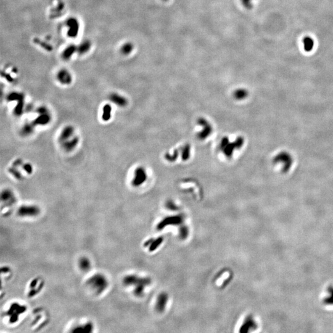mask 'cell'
I'll return each mask as SVG.
<instances>
[{
	"label": "cell",
	"mask_w": 333,
	"mask_h": 333,
	"mask_svg": "<svg viewBox=\"0 0 333 333\" xmlns=\"http://www.w3.org/2000/svg\"><path fill=\"white\" fill-rule=\"evenodd\" d=\"M112 107L110 104H105L103 107L101 118L104 122H108L112 117Z\"/></svg>",
	"instance_id": "obj_14"
},
{
	"label": "cell",
	"mask_w": 333,
	"mask_h": 333,
	"mask_svg": "<svg viewBox=\"0 0 333 333\" xmlns=\"http://www.w3.org/2000/svg\"><path fill=\"white\" fill-rule=\"evenodd\" d=\"M144 179H145V174H144V170L141 168H138L135 170V176H134V178L133 179L132 184L133 185L135 186H140V185H141L144 181Z\"/></svg>",
	"instance_id": "obj_13"
},
{
	"label": "cell",
	"mask_w": 333,
	"mask_h": 333,
	"mask_svg": "<svg viewBox=\"0 0 333 333\" xmlns=\"http://www.w3.org/2000/svg\"><path fill=\"white\" fill-rule=\"evenodd\" d=\"M75 128L72 125H67L62 128L59 136V141L62 143L65 141L75 136Z\"/></svg>",
	"instance_id": "obj_7"
},
{
	"label": "cell",
	"mask_w": 333,
	"mask_h": 333,
	"mask_svg": "<svg viewBox=\"0 0 333 333\" xmlns=\"http://www.w3.org/2000/svg\"><path fill=\"white\" fill-rule=\"evenodd\" d=\"M40 208L34 204H24L20 206L17 211L19 217L32 218L38 217L40 213Z\"/></svg>",
	"instance_id": "obj_3"
},
{
	"label": "cell",
	"mask_w": 333,
	"mask_h": 333,
	"mask_svg": "<svg viewBox=\"0 0 333 333\" xmlns=\"http://www.w3.org/2000/svg\"><path fill=\"white\" fill-rule=\"evenodd\" d=\"M133 50V47L132 43H126L122 47V52L123 54L127 55L130 53H132V50Z\"/></svg>",
	"instance_id": "obj_17"
},
{
	"label": "cell",
	"mask_w": 333,
	"mask_h": 333,
	"mask_svg": "<svg viewBox=\"0 0 333 333\" xmlns=\"http://www.w3.org/2000/svg\"><path fill=\"white\" fill-rule=\"evenodd\" d=\"M253 0H241V3L246 8H250L252 6V2Z\"/></svg>",
	"instance_id": "obj_19"
},
{
	"label": "cell",
	"mask_w": 333,
	"mask_h": 333,
	"mask_svg": "<svg viewBox=\"0 0 333 333\" xmlns=\"http://www.w3.org/2000/svg\"><path fill=\"white\" fill-rule=\"evenodd\" d=\"M109 98L110 102L119 107H124L127 105L126 98L118 93H113L110 94Z\"/></svg>",
	"instance_id": "obj_11"
},
{
	"label": "cell",
	"mask_w": 333,
	"mask_h": 333,
	"mask_svg": "<svg viewBox=\"0 0 333 333\" xmlns=\"http://www.w3.org/2000/svg\"><path fill=\"white\" fill-rule=\"evenodd\" d=\"M94 330V325L91 321H87L74 326L71 332L75 333H91Z\"/></svg>",
	"instance_id": "obj_6"
},
{
	"label": "cell",
	"mask_w": 333,
	"mask_h": 333,
	"mask_svg": "<svg viewBox=\"0 0 333 333\" xmlns=\"http://www.w3.org/2000/svg\"><path fill=\"white\" fill-rule=\"evenodd\" d=\"M35 126V125L33 123H25L22 128V130H21L22 134L25 136L30 135L34 132Z\"/></svg>",
	"instance_id": "obj_15"
},
{
	"label": "cell",
	"mask_w": 333,
	"mask_h": 333,
	"mask_svg": "<svg viewBox=\"0 0 333 333\" xmlns=\"http://www.w3.org/2000/svg\"><path fill=\"white\" fill-rule=\"evenodd\" d=\"M164 1H168V0H164Z\"/></svg>",
	"instance_id": "obj_20"
},
{
	"label": "cell",
	"mask_w": 333,
	"mask_h": 333,
	"mask_svg": "<svg viewBox=\"0 0 333 333\" xmlns=\"http://www.w3.org/2000/svg\"><path fill=\"white\" fill-rule=\"evenodd\" d=\"M1 201L5 206H13L16 202V197L11 190H4L2 191L1 196Z\"/></svg>",
	"instance_id": "obj_8"
},
{
	"label": "cell",
	"mask_w": 333,
	"mask_h": 333,
	"mask_svg": "<svg viewBox=\"0 0 333 333\" xmlns=\"http://www.w3.org/2000/svg\"><path fill=\"white\" fill-rule=\"evenodd\" d=\"M36 112L38 116L32 122L35 125H46L50 122L51 115L46 107H40L37 109Z\"/></svg>",
	"instance_id": "obj_4"
},
{
	"label": "cell",
	"mask_w": 333,
	"mask_h": 333,
	"mask_svg": "<svg viewBox=\"0 0 333 333\" xmlns=\"http://www.w3.org/2000/svg\"><path fill=\"white\" fill-rule=\"evenodd\" d=\"M27 311V307L25 305L15 302L9 305L4 315L9 324L14 325L19 321L20 317L24 315Z\"/></svg>",
	"instance_id": "obj_2"
},
{
	"label": "cell",
	"mask_w": 333,
	"mask_h": 333,
	"mask_svg": "<svg viewBox=\"0 0 333 333\" xmlns=\"http://www.w3.org/2000/svg\"><path fill=\"white\" fill-rule=\"evenodd\" d=\"M78 143H79V138L77 136L75 135L72 138L62 142L61 144V146L63 148V149L65 151L69 153L74 150L78 146Z\"/></svg>",
	"instance_id": "obj_9"
},
{
	"label": "cell",
	"mask_w": 333,
	"mask_h": 333,
	"mask_svg": "<svg viewBox=\"0 0 333 333\" xmlns=\"http://www.w3.org/2000/svg\"><path fill=\"white\" fill-rule=\"evenodd\" d=\"M303 45H304V48L305 50L307 51H310L312 50L314 47V40L312 38H310L309 36H307L303 40Z\"/></svg>",
	"instance_id": "obj_16"
},
{
	"label": "cell",
	"mask_w": 333,
	"mask_h": 333,
	"mask_svg": "<svg viewBox=\"0 0 333 333\" xmlns=\"http://www.w3.org/2000/svg\"><path fill=\"white\" fill-rule=\"evenodd\" d=\"M44 287V282L39 278H35L30 282L28 288L27 294L29 298H34L42 291Z\"/></svg>",
	"instance_id": "obj_5"
},
{
	"label": "cell",
	"mask_w": 333,
	"mask_h": 333,
	"mask_svg": "<svg viewBox=\"0 0 333 333\" xmlns=\"http://www.w3.org/2000/svg\"><path fill=\"white\" fill-rule=\"evenodd\" d=\"M57 78L60 83L64 85H69L72 80L70 72L66 70H60L57 75Z\"/></svg>",
	"instance_id": "obj_10"
},
{
	"label": "cell",
	"mask_w": 333,
	"mask_h": 333,
	"mask_svg": "<svg viewBox=\"0 0 333 333\" xmlns=\"http://www.w3.org/2000/svg\"><path fill=\"white\" fill-rule=\"evenodd\" d=\"M86 285L92 293L99 296L107 290L109 282L105 275L101 273H96L88 278L86 281Z\"/></svg>",
	"instance_id": "obj_1"
},
{
	"label": "cell",
	"mask_w": 333,
	"mask_h": 333,
	"mask_svg": "<svg viewBox=\"0 0 333 333\" xmlns=\"http://www.w3.org/2000/svg\"><path fill=\"white\" fill-rule=\"evenodd\" d=\"M78 266L82 271L87 272L91 268L92 263L88 257L82 256L78 260Z\"/></svg>",
	"instance_id": "obj_12"
},
{
	"label": "cell",
	"mask_w": 333,
	"mask_h": 333,
	"mask_svg": "<svg viewBox=\"0 0 333 333\" xmlns=\"http://www.w3.org/2000/svg\"><path fill=\"white\" fill-rule=\"evenodd\" d=\"M22 169L28 174H31L33 172V167L30 164H22Z\"/></svg>",
	"instance_id": "obj_18"
}]
</instances>
